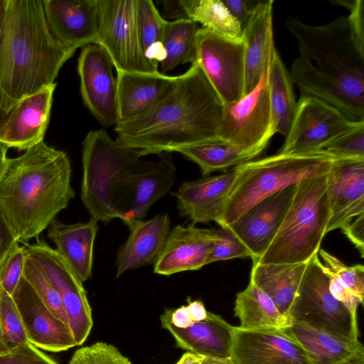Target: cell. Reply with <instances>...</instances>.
<instances>
[{"label":"cell","mask_w":364,"mask_h":364,"mask_svg":"<svg viewBox=\"0 0 364 364\" xmlns=\"http://www.w3.org/2000/svg\"><path fill=\"white\" fill-rule=\"evenodd\" d=\"M286 27L297 41L299 54L289 74L300 96L316 97L349 120L364 122V33L345 15L318 26L289 16Z\"/></svg>","instance_id":"obj_1"},{"label":"cell","mask_w":364,"mask_h":364,"mask_svg":"<svg viewBox=\"0 0 364 364\" xmlns=\"http://www.w3.org/2000/svg\"><path fill=\"white\" fill-rule=\"evenodd\" d=\"M224 105L195 62L144 114L115 125V141L140 157L219 139Z\"/></svg>","instance_id":"obj_2"},{"label":"cell","mask_w":364,"mask_h":364,"mask_svg":"<svg viewBox=\"0 0 364 364\" xmlns=\"http://www.w3.org/2000/svg\"><path fill=\"white\" fill-rule=\"evenodd\" d=\"M76 49L48 28L43 0H5L0 22V104L9 112L23 98L53 84Z\"/></svg>","instance_id":"obj_3"},{"label":"cell","mask_w":364,"mask_h":364,"mask_svg":"<svg viewBox=\"0 0 364 364\" xmlns=\"http://www.w3.org/2000/svg\"><path fill=\"white\" fill-rule=\"evenodd\" d=\"M67 154L43 141L8 158L0 177V208L18 241L38 237L75 196Z\"/></svg>","instance_id":"obj_4"},{"label":"cell","mask_w":364,"mask_h":364,"mask_svg":"<svg viewBox=\"0 0 364 364\" xmlns=\"http://www.w3.org/2000/svg\"><path fill=\"white\" fill-rule=\"evenodd\" d=\"M144 161L103 129L87 133L82 147L80 198L91 218L105 224L121 220L134 176Z\"/></svg>","instance_id":"obj_5"},{"label":"cell","mask_w":364,"mask_h":364,"mask_svg":"<svg viewBox=\"0 0 364 364\" xmlns=\"http://www.w3.org/2000/svg\"><path fill=\"white\" fill-rule=\"evenodd\" d=\"M327 173L303 180L272 242L257 260L260 264L307 262L320 250L330 220Z\"/></svg>","instance_id":"obj_6"},{"label":"cell","mask_w":364,"mask_h":364,"mask_svg":"<svg viewBox=\"0 0 364 364\" xmlns=\"http://www.w3.org/2000/svg\"><path fill=\"white\" fill-rule=\"evenodd\" d=\"M339 159L324 149L276 154L243 163L242 174L218 224L226 227L262 200L306 178L326 173Z\"/></svg>","instance_id":"obj_7"},{"label":"cell","mask_w":364,"mask_h":364,"mask_svg":"<svg viewBox=\"0 0 364 364\" xmlns=\"http://www.w3.org/2000/svg\"><path fill=\"white\" fill-rule=\"evenodd\" d=\"M289 316L343 342H359L357 316L331 295L318 254L307 262Z\"/></svg>","instance_id":"obj_8"},{"label":"cell","mask_w":364,"mask_h":364,"mask_svg":"<svg viewBox=\"0 0 364 364\" xmlns=\"http://www.w3.org/2000/svg\"><path fill=\"white\" fill-rule=\"evenodd\" d=\"M269 50L264 73L255 88L235 103L224 105L219 139L260 154L277 133L272 115L268 70Z\"/></svg>","instance_id":"obj_9"},{"label":"cell","mask_w":364,"mask_h":364,"mask_svg":"<svg viewBox=\"0 0 364 364\" xmlns=\"http://www.w3.org/2000/svg\"><path fill=\"white\" fill-rule=\"evenodd\" d=\"M98 43L109 55L117 72L157 73L139 43L136 0H97Z\"/></svg>","instance_id":"obj_10"},{"label":"cell","mask_w":364,"mask_h":364,"mask_svg":"<svg viewBox=\"0 0 364 364\" xmlns=\"http://www.w3.org/2000/svg\"><path fill=\"white\" fill-rule=\"evenodd\" d=\"M245 53L243 39L225 38L199 28L195 62L223 105L235 103L245 96Z\"/></svg>","instance_id":"obj_11"},{"label":"cell","mask_w":364,"mask_h":364,"mask_svg":"<svg viewBox=\"0 0 364 364\" xmlns=\"http://www.w3.org/2000/svg\"><path fill=\"white\" fill-rule=\"evenodd\" d=\"M25 243L26 254L59 295L77 346L87 338L92 325V310L82 282L71 267L43 240Z\"/></svg>","instance_id":"obj_12"},{"label":"cell","mask_w":364,"mask_h":364,"mask_svg":"<svg viewBox=\"0 0 364 364\" xmlns=\"http://www.w3.org/2000/svg\"><path fill=\"white\" fill-rule=\"evenodd\" d=\"M364 122L349 120L338 109L313 97L300 96L284 144L277 153L290 154L324 149L341 135Z\"/></svg>","instance_id":"obj_13"},{"label":"cell","mask_w":364,"mask_h":364,"mask_svg":"<svg viewBox=\"0 0 364 364\" xmlns=\"http://www.w3.org/2000/svg\"><path fill=\"white\" fill-rule=\"evenodd\" d=\"M113 62L99 44L82 48L77 62L80 94L84 105L105 127L118 122L117 78Z\"/></svg>","instance_id":"obj_14"},{"label":"cell","mask_w":364,"mask_h":364,"mask_svg":"<svg viewBox=\"0 0 364 364\" xmlns=\"http://www.w3.org/2000/svg\"><path fill=\"white\" fill-rule=\"evenodd\" d=\"M243 171V163L224 173L184 182L173 194L180 215L192 224L218 223Z\"/></svg>","instance_id":"obj_15"},{"label":"cell","mask_w":364,"mask_h":364,"mask_svg":"<svg viewBox=\"0 0 364 364\" xmlns=\"http://www.w3.org/2000/svg\"><path fill=\"white\" fill-rule=\"evenodd\" d=\"M230 358L235 364H312L302 348L282 330L234 326Z\"/></svg>","instance_id":"obj_16"},{"label":"cell","mask_w":364,"mask_h":364,"mask_svg":"<svg viewBox=\"0 0 364 364\" xmlns=\"http://www.w3.org/2000/svg\"><path fill=\"white\" fill-rule=\"evenodd\" d=\"M13 298L31 344L50 352L77 346L69 326L48 308L23 277Z\"/></svg>","instance_id":"obj_17"},{"label":"cell","mask_w":364,"mask_h":364,"mask_svg":"<svg viewBox=\"0 0 364 364\" xmlns=\"http://www.w3.org/2000/svg\"><path fill=\"white\" fill-rule=\"evenodd\" d=\"M295 189L294 184L262 200L226 226L250 250L252 261L261 257L276 235Z\"/></svg>","instance_id":"obj_18"},{"label":"cell","mask_w":364,"mask_h":364,"mask_svg":"<svg viewBox=\"0 0 364 364\" xmlns=\"http://www.w3.org/2000/svg\"><path fill=\"white\" fill-rule=\"evenodd\" d=\"M330 220L326 234L364 213V159H336L327 173Z\"/></svg>","instance_id":"obj_19"},{"label":"cell","mask_w":364,"mask_h":364,"mask_svg":"<svg viewBox=\"0 0 364 364\" xmlns=\"http://www.w3.org/2000/svg\"><path fill=\"white\" fill-rule=\"evenodd\" d=\"M46 21L60 44L77 49L98 43L97 0H43Z\"/></svg>","instance_id":"obj_20"},{"label":"cell","mask_w":364,"mask_h":364,"mask_svg":"<svg viewBox=\"0 0 364 364\" xmlns=\"http://www.w3.org/2000/svg\"><path fill=\"white\" fill-rule=\"evenodd\" d=\"M216 240L215 230L198 228L194 224L175 226L154 264V272L170 276L201 269L207 265Z\"/></svg>","instance_id":"obj_21"},{"label":"cell","mask_w":364,"mask_h":364,"mask_svg":"<svg viewBox=\"0 0 364 364\" xmlns=\"http://www.w3.org/2000/svg\"><path fill=\"white\" fill-rule=\"evenodd\" d=\"M56 85L55 82L14 105L1 133V144L8 149L26 151L43 141Z\"/></svg>","instance_id":"obj_22"},{"label":"cell","mask_w":364,"mask_h":364,"mask_svg":"<svg viewBox=\"0 0 364 364\" xmlns=\"http://www.w3.org/2000/svg\"><path fill=\"white\" fill-rule=\"evenodd\" d=\"M117 73V124L150 111L173 90L179 79V75L169 76L161 72Z\"/></svg>","instance_id":"obj_23"},{"label":"cell","mask_w":364,"mask_h":364,"mask_svg":"<svg viewBox=\"0 0 364 364\" xmlns=\"http://www.w3.org/2000/svg\"><path fill=\"white\" fill-rule=\"evenodd\" d=\"M158 160H144L131 186L127 205L121 220L128 227L143 220L151 206L171 189L176 170L170 153L159 155Z\"/></svg>","instance_id":"obj_24"},{"label":"cell","mask_w":364,"mask_h":364,"mask_svg":"<svg viewBox=\"0 0 364 364\" xmlns=\"http://www.w3.org/2000/svg\"><path fill=\"white\" fill-rule=\"evenodd\" d=\"M170 227L167 213L130 224L129 237L117 250L116 277L132 269L154 265L164 249Z\"/></svg>","instance_id":"obj_25"},{"label":"cell","mask_w":364,"mask_h":364,"mask_svg":"<svg viewBox=\"0 0 364 364\" xmlns=\"http://www.w3.org/2000/svg\"><path fill=\"white\" fill-rule=\"evenodd\" d=\"M97 230L98 222L90 218L74 224L55 219L48 230L47 236L55 244L58 253L82 282L92 277Z\"/></svg>","instance_id":"obj_26"},{"label":"cell","mask_w":364,"mask_h":364,"mask_svg":"<svg viewBox=\"0 0 364 364\" xmlns=\"http://www.w3.org/2000/svg\"><path fill=\"white\" fill-rule=\"evenodd\" d=\"M161 327L173 336L178 347L204 357L230 358L234 326L220 316L208 311L207 316L186 328L161 321Z\"/></svg>","instance_id":"obj_27"},{"label":"cell","mask_w":364,"mask_h":364,"mask_svg":"<svg viewBox=\"0 0 364 364\" xmlns=\"http://www.w3.org/2000/svg\"><path fill=\"white\" fill-rule=\"evenodd\" d=\"M272 0L258 1L252 17L242 31L245 53V95L251 92L259 83L265 67L273 36Z\"/></svg>","instance_id":"obj_28"},{"label":"cell","mask_w":364,"mask_h":364,"mask_svg":"<svg viewBox=\"0 0 364 364\" xmlns=\"http://www.w3.org/2000/svg\"><path fill=\"white\" fill-rule=\"evenodd\" d=\"M281 330L302 348L312 364H342L364 350L360 341L343 342L328 333L295 321Z\"/></svg>","instance_id":"obj_29"},{"label":"cell","mask_w":364,"mask_h":364,"mask_svg":"<svg viewBox=\"0 0 364 364\" xmlns=\"http://www.w3.org/2000/svg\"><path fill=\"white\" fill-rule=\"evenodd\" d=\"M307 262L260 264L252 262L250 281L264 291L279 311L290 318L289 309Z\"/></svg>","instance_id":"obj_30"},{"label":"cell","mask_w":364,"mask_h":364,"mask_svg":"<svg viewBox=\"0 0 364 364\" xmlns=\"http://www.w3.org/2000/svg\"><path fill=\"white\" fill-rule=\"evenodd\" d=\"M235 316L245 329H283L291 320L282 314L272 299L251 281L236 295Z\"/></svg>","instance_id":"obj_31"},{"label":"cell","mask_w":364,"mask_h":364,"mask_svg":"<svg viewBox=\"0 0 364 364\" xmlns=\"http://www.w3.org/2000/svg\"><path fill=\"white\" fill-rule=\"evenodd\" d=\"M268 83L276 132L287 136L294 115L296 101L294 83L275 46L270 54Z\"/></svg>","instance_id":"obj_32"},{"label":"cell","mask_w":364,"mask_h":364,"mask_svg":"<svg viewBox=\"0 0 364 364\" xmlns=\"http://www.w3.org/2000/svg\"><path fill=\"white\" fill-rule=\"evenodd\" d=\"M176 152L196 163L203 176L251 161L259 155L220 139L184 147Z\"/></svg>","instance_id":"obj_33"},{"label":"cell","mask_w":364,"mask_h":364,"mask_svg":"<svg viewBox=\"0 0 364 364\" xmlns=\"http://www.w3.org/2000/svg\"><path fill=\"white\" fill-rule=\"evenodd\" d=\"M198 29L197 23L189 18L167 21L163 38L166 55L160 63L162 74L180 65L196 61Z\"/></svg>","instance_id":"obj_34"},{"label":"cell","mask_w":364,"mask_h":364,"mask_svg":"<svg viewBox=\"0 0 364 364\" xmlns=\"http://www.w3.org/2000/svg\"><path fill=\"white\" fill-rule=\"evenodd\" d=\"M137 28L142 52L152 68L165 58L163 38L167 23L151 0H136Z\"/></svg>","instance_id":"obj_35"},{"label":"cell","mask_w":364,"mask_h":364,"mask_svg":"<svg viewBox=\"0 0 364 364\" xmlns=\"http://www.w3.org/2000/svg\"><path fill=\"white\" fill-rule=\"evenodd\" d=\"M188 18L225 38L242 40V31L220 0H181Z\"/></svg>","instance_id":"obj_36"},{"label":"cell","mask_w":364,"mask_h":364,"mask_svg":"<svg viewBox=\"0 0 364 364\" xmlns=\"http://www.w3.org/2000/svg\"><path fill=\"white\" fill-rule=\"evenodd\" d=\"M0 327L3 342L11 350L28 342L16 304L11 295L0 287Z\"/></svg>","instance_id":"obj_37"},{"label":"cell","mask_w":364,"mask_h":364,"mask_svg":"<svg viewBox=\"0 0 364 364\" xmlns=\"http://www.w3.org/2000/svg\"><path fill=\"white\" fill-rule=\"evenodd\" d=\"M23 277L31 285L48 308L64 323L69 326L68 319L59 295L38 267L27 256Z\"/></svg>","instance_id":"obj_38"},{"label":"cell","mask_w":364,"mask_h":364,"mask_svg":"<svg viewBox=\"0 0 364 364\" xmlns=\"http://www.w3.org/2000/svg\"><path fill=\"white\" fill-rule=\"evenodd\" d=\"M324 265L331 270L342 284L361 301L364 299V267L363 264L348 266L324 250L318 252Z\"/></svg>","instance_id":"obj_39"},{"label":"cell","mask_w":364,"mask_h":364,"mask_svg":"<svg viewBox=\"0 0 364 364\" xmlns=\"http://www.w3.org/2000/svg\"><path fill=\"white\" fill-rule=\"evenodd\" d=\"M68 364H132L117 348L105 342H97L77 349Z\"/></svg>","instance_id":"obj_40"},{"label":"cell","mask_w":364,"mask_h":364,"mask_svg":"<svg viewBox=\"0 0 364 364\" xmlns=\"http://www.w3.org/2000/svg\"><path fill=\"white\" fill-rule=\"evenodd\" d=\"M26 259L25 246L18 242L0 264V287L11 296L23 278Z\"/></svg>","instance_id":"obj_41"},{"label":"cell","mask_w":364,"mask_h":364,"mask_svg":"<svg viewBox=\"0 0 364 364\" xmlns=\"http://www.w3.org/2000/svg\"><path fill=\"white\" fill-rule=\"evenodd\" d=\"M215 232L217 240L208 259L207 265L221 260L252 257L250 250L229 228L221 227Z\"/></svg>","instance_id":"obj_42"},{"label":"cell","mask_w":364,"mask_h":364,"mask_svg":"<svg viewBox=\"0 0 364 364\" xmlns=\"http://www.w3.org/2000/svg\"><path fill=\"white\" fill-rule=\"evenodd\" d=\"M324 150L339 158L364 159V123L336 138Z\"/></svg>","instance_id":"obj_43"},{"label":"cell","mask_w":364,"mask_h":364,"mask_svg":"<svg viewBox=\"0 0 364 364\" xmlns=\"http://www.w3.org/2000/svg\"><path fill=\"white\" fill-rule=\"evenodd\" d=\"M208 311L200 300L188 299L187 305L164 311L160 320L168 322L179 328H186L207 316Z\"/></svg>","instance_id":"obj_44"},{"label":"cell","mask_w":364,"mask_h":364,"mask_svg":"<svg viewBox=\"0 0 364 364\" xmlns=\"http://www.w3.org/2000/svg\"><path fill=\"white\" fill-rule=\"evenodd\" d=\"M0 364H59L30 343L0 354Z\"/></svg>","instance_id":"obj_45"},{"label":"cell","mask_w":364,"mask_h":364,"mask_svg":"<svg viewBox=\"0 0 364 364\" xmlns=\"http://www.w3.org/2000/svg\"><path fill=\"white\" fill-rule=\"evenodd\" d=\"M323 269L328 279V289L331 295L341 302L353 315L357 316L358 306L363 304L356 295L346 288L334 273L323 264Z\"/></svg>","instance_id":"obj_46"},{"label":"cell","mask_w":364,"mask_h":364,"mask_svg":"<svg viewBox=\"0 0 364 364\" xmlns=\"http://www.w3.org/2000/svg\"><path fill=\"white\" fill-rule=\"evenodd\" d=\"M222 2L243 31L248 24L258 1L225 0Z\"/></svg>","instance_id":"obj_47"},{"label":"cell","mask_w":364,"mask_h":364,"mask_svg":"<svg viewBox=\"0 0 364 364\" xmlns=\"http://www.w3.org/2000/svg\"><path fill=\"white\" fill-rule=\"evenodd\" d=\"M342 232L358 250L363 257L364 254V213L358 215L349 224L343 227Z\"/></svg>","instance_id":"obj_48"},{"label":"cell","mask_w":364,"mask_h":364,"mask_svg":"<svg viewBox=\"0 0 364 364\" xmlns=\"http://www.w3.org/2000/svg\"><path fill=\"white\" fill-rule=\"evenodd\" d=\"M18 242L12 228L0 208V264Z\"/></svg>","instance_id":"obj_49"},{"label":"cell","mask_w":364,"mask_h":364,"mask_svg":"<svg viewBox=\"0 0 364 364\" xmlns=\"http://www.w3.org/2000/svg\"><path fill=\"white\" fill-rule=\"evenodd\" d=\"M161 4H163L164 15L167 18H175V20L188 18L181 0H163Z\"/></svg>","instance_id":"obj_50"},{"label":"cell","mask_w":364,"mask_h":364,"mask_svg":"<svg viewBox=\"0 0 364 364\" xmlns=\"http://www.w3.org/2000/svg\"><path fill=\"white\" fill-rule=\"evenodd\" d=\"M203 358L202 355L186 352L175 364H200Z\"/></svg>","instance_id":"obj_51"},{"label":"cell","mask_w":364,"mask_h":364,"mask_svg":"<svg viewBox=\"0 0 364 364\" xmlns=\"http://www.w3.org/2000/svg\"><path fill=\"white\" fill-rule=\"evenodd\" d=\"M200 364H235L230 358L204 357Z\"/></svg>","instance_id":"obj_52"},{"label":"cell","mask_w":364,"mask_h":364,"mask_svg":"<svg viewBox=\"0 0 364 364\" xmlns=\"http://www.w3.org/2000/svg\"><path fill=\"white\" fill-rule=\"evenodd\" d=\"M7 150L8 148L0 143V177L1 176L6 166L8 160Z\"/></svg>","instance_id":"obj_53"},{"label":"cell","mask_w":364,"mask_h":364,"mask_svg":"<svg viewBox=\"0 0 364 364\" xmlns=\"http://www.w3.org/2000/svg\"><path fill=\"white\" fill-rule=\"evenodd\" d=\"M342 364H364V350L358 353L353 358Z\"/></svg>","instance_id":"obj_54"},{"label":"cell","mask_w":364,"mask_h":364,"mask_svg":"<svg viewBox=\"0 0 364 364\" xmlns=\"http://www.w3.org/2000/svg\"><path fill=\"white\" fill-rule=\"evenodd\" d=\"M9 112L5 110L0 104V135L7 121Z\"/></svg>","instance_id":"obj_55"},{"label":"cell","mask_w":364,"mask_h":364,"mask_svg":"<svg viewBox=\"0 0 364 364\" xmlns=\"http://www.w3.org/2000/svg\"><path fill=\"white\" fill-rule=\"evenodd\" d=\"M8 351H9V350H8V349L6 348V346L3 342L1 327H0V354L5 353Z\"/></svg>","instance_id":"obj_56"},{"label":"cell","mask_w":364,"mask_h":364,"mask_svg":"<svg viewBox=\"0 0 364 364\" xmlns=\"http://www.w3.org/2000/svg\"><path fill=\"white\" fill-rule=\"evenodd\" d=\"M5 0H0V22L4 10Z\"/></svg>","instance_id":"obj_57"}]
</instances>
